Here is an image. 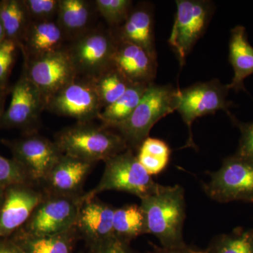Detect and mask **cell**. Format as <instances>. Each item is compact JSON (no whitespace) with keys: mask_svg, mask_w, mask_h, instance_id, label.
I'll return each instance as SVG.
<instances>
[{"mask_svg":"<svg viewBox=\"0 0 253 253\" xmlns=\"http://www.w3.org/2000/svg\"><path fill=\"white\" fill-rule=\"evenodd\" d=\"M140 207L146 232L156 236L162 247L172 249L186 245L183 239L186 201L182 186L158 184L151 194L141 199Z\"/></svg>","mask_w":253,"mask_h":253,"instance_id":"obj_1","label":"cell"},{"mask_svg":"<svg viewBox=\"0 0 253 253\" xmlns=\"http://www.w3.org/2000/svg\"><path fill=\"white\" fill-rule=\"evenodd\" d=\"M54 142L63 154L91 163L106 161L128 149L122 136L92 122L78 123L56 133Z\"/></svg>","mask_w":253,"mask_h":253,"instance_id":"obj_2","label":"cell"},{"mask_svg":"<svg viewBox=\"0 0 253 253\" xmlns=\"http://www.w3.org/2000/svg\"><path fill=\"white\" fill-rule=\"evenodd\" d=\"M177 90L169 84L158 85L151 83L127 119L106 127L122 136L128 149L138 151L145 139L149 137L155 124L176 111Z\"/></svg>","mask_w":253,"mask_h":253,"instance_id":"obj_3","label":"cell"},{"mask_svg":"<svg viewBox=\"0 0 253 253\" xmlns=\"http://www.w3.org/2000/svg\"><path fill=\"white\" fill-rule=\"evenodd\" d=\"M104 163L101 180L96 187L82 196L83 201L94 199L96 195L106 191H123L141 199L151 194L158 184L131 149H126Z\"/></svg>","mask_w":253,"mask_h":253,"instance_id":"obj_4","label":"cell"},{"mask_svg":"<svg viewBox=\"0 0 253 253\" xmlns=\"http://www.w3.org/2000/svg\"><path fill=\"white\" fill-rule=\"evenodd\" d=\"M116 43L113 31L99 24L68 42L65 50L78 76L94 79L112 67Z\"/></svg>","mask_w":253,"mask_h":253,"instance_id":"obj_5","label":"cell"},{"mask_svg":"<svg viewBox=\"0 0 253 253\" xmlns=\"http://www.w3.org/2000/svg\"><path fill=\"white\" fill-rule=\"evenodd\" d=\"M209 174L211 180L203 188L210 199L222 204H253V160L235 154L224 159L219 169Z\"/></svg>","mask_w":253,"mask_h":253,"instance_id":"obj_6","label":"cell"},{"mask_svg":"<svg viewBox=\"0 0 253 253\" xmlns=\"http://www.w3.org/2000/svg\"><path fill=\"white\" fill-rule=\"evenodd\" d=\"M229 91L227 84L224 85L218 80L196 83L185 89H178L176 111L189 129V139L184 148H196L191 127L197 118L218 111H225L230 116L229 108L233 106V103L227 100Z\"/></svg>","mask_w":253,"mask_h":253,"instance_id":"obj_7","label":"cell"},{"mask_svg":"<svg viewBox=\"0 0 253 253\" xmlns=\"http://www.w3.org/2000/svg\"><path fill=\"white\" fill-rule=\"evenodd\" d=\"M82 196L47 194L32 212L31 217L20 230L34 236L62 234L75 227Z\"/></svg>","mask_w":253,"mask_h":253,"instance_id":"obj_8","label":"cell"},{"mask_svg":"<svg viewBox=\"0 0 253 253\" xmlns=\"http://www.w3.org/2000/svg\"><path fill=\"white\" fill-rule=\"evenodd\" d=\"M176 4L168 43L183 66L191 49L207 29L214 12V4L206 0H177Z\"/></svg>","mask_w":253,"mask_h":253,"instance_id":"obj_9","label":"cell"},{"mask_svg":"<svg viewBox=\"0 0 253 253\" xmlns=\"http://www.w3.org/2000/svg\"><path fill=\"white\" fill-rule=\"evenodd\" d=\"M34 184H43L48 174L63 156L54 141L38 132L23 134L17 139H2Z\"/></svg>","mask_w":253,"mask_h":253,"instance_id":"obj_10","label":"cell"},{"mask_svg":"<svg viewBox=\"0 0 253 253\" xmlns=\"http://www.w3.org/2000/svg\"><path fill=\"white\" fill-rule=\"evenodd\" d=\"M46 110L78 123L98 119L102 108L94 80L77 76L46 101Z\"/></svg>","mask_w":253,"mask_h":253,"instance_id":"obj_11","label":"cell"},{"mask_svg":"<svg viewBox=\"0 0 253 253\" xmlns=\"http://www.w3.org/2000/svg\"><path fill=\"white\" fill-rule=\"evenodd\" d=\"M11 93L9 106L0 118V129H18L23 134L38 132L46 101L23 71Z\"/></svg>","mask_w":253,"mask_h":253,"instance_id":"obj_12","label":"cell"},{"mask_svg":"<svg viewBox=\"0 0 253 253\" xmlns=\"http://www.w3.org/2000/svg\"><path fill=\"white\" fill-rule=\"evenodd\" d=\"M22 71L46 101L78 75L66 50L24 59Z\"/></svg>","mask_w":253,"mask_h":253,"instance_id":"obj_13","label":"cell"},{"mask_svg":"<svg viewBox=\"0 0 253 253\" xmlns=\"http://www.w3.org/2000/svg\"><path fill=\"white\" fill-rule=\"evenodd\" d=\"M44 196L31 184L6 188L0 212V239L10 237L22 227Z\"/></svg>","mask_w":253,"mask_h":253,"instance_id":"obj_14","label":"cell"},{"mask_svg":"<svg viewBox=\"0 0 253 253\" xmlns=\"http://www.w3.org/2000/svg\"><path fill=\"white\" fill-rule=\"evenodd\" d=\"M112 67L131 84H150L157 73V57L136 44L117 41Z\"/></svg>","mask_w":253,"mask_h":253,"instance_id":"obj_15","label":"cell"},{"mask_svg":"<svg viewBox=\"0 0 253 253\" xmlns=\"http://www.w3.org/2000/svg\"><path fill=\"white\" fill-rule=\"evenodd\" d=\"M115 210L111 205L97 198L83 201L75 229L89 248L113 236V221Z\"/></svg>","mask_w":253,"mask_h":253,"instance_id":"obj_16","label":"cell"},{"mask_svg":"<svg viewBox=\"0 0 253 253\" xmlns=\"http://www.w3.org/2000/svg\"><path fill=\"white\" fill-rule=\"evenodd\" d=\"M95 163L63 154L43 182L44 193L81 196L82 189Z\"/></svg>","mask_w":253,"mask_h":253,"instance_id":"obj_17","label":"cell"},{"mask_svg":"<svg viewBox=\"0 0 253 253\" xmlns=\"http://www.w3.org/2000/svg\"><path fill=\"white\" fill-rule=\"evenodd\" d=\"M67 43L56 20L31 22L19 49L24 59H35L61 51Z\"/></svg>","mask_w":253,"mask_h":253,"instance_id":"obj_18","label":"cell"},{"mask_svg":"<svg viewBox=\"0 0 253 253\" xmlns=\"http://www.w3.org/2000/svg\"><path fill=\"white\" fill-rule=\"evenodd\" d=\"M112 31L117 41L136 44L157 57L155 46L154 12L151 5L140 3L133 7L126 21Z\"/></svg>","mask_w":253,"mask_h":253,"instance_id":"obj_19","label":"cell"},{"mask_svg":"<svg viewBox=\"0 0 253 253\" xmlns=\"http://www.w3.org/2000/svg\"><path fill=\"white\" fill-rule=\"evenodd\" d=\"M96 14L94 1L59 0L56 21L69 42L97 26Z\"/></svg>","mask_w":253,"mask_h":253,"instance_id":"obj_20","label":"cell"},{"mask_svg":"<svg viewBox=\"0 0 253 253\" xmlns=\"http://www.w3.org/2000/svg\"><path fill=\"white\" fill-rule=\"evenodd\" d=\"M229 61L234 68V78L227 84L229 90L246 91L244 81L253 74V47L248 41L246 28L237 26L231 31Z\"/></svg>","mask_w":253,"mask_h":253,"instance_id":"obj_21","label":"cell"},{"mask_svg":"<svg viewBox=\"0 0 253 253\" xmlns=\"http://www.w3.org/2000/svg\"><path fill=\"white\" fill-rule=\"evenodd\" d=\"M78 235L76 229L51 236H34L16 231L9 239L23 253H72Z\"/></svg>","mask_w":253,"mask_h":253,"instance_id":"obj_22","label":"cell"},{"mask_svg":"<svg viewBox=\"0 0 253 253\" xmlns=\"http://www.w3.org/2000/svg\"><path fill=\"white\" fill-rule=\"evenodd\" d=\"M0 21L6 41L16 43L19 48L31 23L23 0L0 1Z\"/></svg>","mask_w":253,"mask_h":253,"instance_id":"obj_23","label":"cell"},{"mask_svg":"<svg viewBox=\"0 0 253 253\" xmlns=\"http://www.w3.org/2000/svg\"><path fill=\"white\" fill-rule=\"evenodd\" d=\"M113 231L115 237L129 244L139 236L147 234L144 213L140 206L129 204L116 208Z\"/></svg>","mask_w":253,"mask_h":253,"instance_id":"obj_24","label":"cell"},{"mask_svg":"<svg viewBox=\"0 0 253 253\" xmlns=\"http://www.w3.org/2000/svg\"><path fill=\"white\" fill-rule=\"evenodd\" d=\"M149 85L131 84L117 101L101 111L98 119L105 126H109L126 121L137 107Z\"/></svg>","mask_w":253,"mask_h":253,"instance_id":"obj_25","label":"cell"},{"mask_svg":"<svg viewBox=\"0 0 253 253\" xmlns=\"http://www.w3.org/2000/svg\"><path fill=\"white\" fill-rule=\"evenodd\" d=\"M137 152L138 161L151 176L164 170L170 157V149L164 141L149 136L145 139Z\"/></svg>","mask_w":253,"mask_h":253,"instance_id":"obj_26","label":"cell"},{"mask_svg":"<svg viewBox=\"0 0 253 253\" xmlns=\"http://www.w3.org/2000/svg\"><path fill=\"white\" fill-rule=\"evenodd\" d=\"M206 253H253V229L236 228L232 232L216 236Z\"/></svg>","mask_w":253,"mask_h":253,"instance_id":"obj_27","label":"cell"},{"mask_svg":"<svg viewBox=\"0 0 253 253\" xmlns=\"http://www.w3.org/2000/svg\"><path fill=\"white\" fill-rule=\"evenodd\" d=\"M93 80L102 110L117 101L131 84L117 69L113 67Z\"/></svg>","mask_w":253,"mask_h":253,"instance_id":"obj_28","label":"cell"},{"mask_svg":"<svg viewBox=\"0 0 253 253\" xmlns=\"http://www.w3.org/2000/svg\"><path fill=\"white\" fill-rule=\"evenodd\" d=\"M94 3L98 14L111 31L126 21L133 8L131 0H95Z\"/></svg>","mask_w":253,"mask_h":253,"instance_id":"obj_29","label":"cell"},{"mask_svg":"<svg viewBox=\"0 0 253 253\" xmlns=\"http://www.w3.org/2000/svg\"><path fill=\"white\" fill-rule=\"evenodd\" d=\"M18 184L35 186L24 168L17 161L0 155V187L6 189Z\"/></svg>","mask_w":253,"mask_h":253,"instance_id":"obj_30","label":"cell"},{"mask_svg":"<svg viewBox=\"0 0 253 253\" xmlns=\"http://www.w3.org/2000/svg\"><path fill=\"white\" fill-rule=\"evenodd\" d=\"M31 22L56 21L59 0H23Z\"/></svg>","mask_w":253,"mask_h":253,"instance_id":"obj_31","label":"cell"},{"mask_svg":"<svg viewBox=\"0 0 253 253\" xmlns=\"http://www.w3.org/2000/svg\"><path fill=\"white\" fill-rule=\"evenodd\" d=\"M18 49L16 43L6 40L0 45V87L9 86L8 81Z\"/></svg>","mask_w":253,"mask_h":253,"instance_id":"obj_32","label":"cell"},{"mask_svg":"<svg viewBox=\"0 0 253 253\" xmlns=\"http://www.w3.org/2000/svg\"><path fill=\"white\" fill-rule=\"evenodd\" d=\"M229 118L241 131L239 147L236 154L253 160V122L244 123L231 114Z\"/></svg>","mask_w":253,"mask_h":253,"instance_id":"obj_33","label":"cell"},{"mask_svg":"<svg viewBox=\"0 0 253 253\" xmlns=\"http://www.w3.org/2000/svg\"><path fill=\"white\" fill-rule=\"evenodd\" d=\"M129 244L113 236L89 249L90 253H137L131 249Z\"/></svg>","mask_w":253,"mask_h":253,"instance_id":"obj_34","label":"cell"},{"mask_svg":"<svg viewBox=\"0 0 253 253\" xmlns=\"http://www.w3.org/2000/svg\"><path fill=\"white\" fill-rule=\"evenodd\" d=\"M153 248L154 249L151 253H206V250L194 249L186 244L181 247L172 248V249H168L162 246L159 247L155 245L153 246Z\"/></svg>","mask_w":253,"mask_h":253,"instance_id":"obj_35","label":"cell"},{"mask_svg":"<svg viewBox=\"0 0 253 253\" xmlns=\"http://www.w3.org/2000/svg\"><path fill=\"white\" fill-rule=\"evenodd\" d=\"M0 253H23L9 238L0 239Z\"/></svg>","mask_w":253,"mask_h":253,"instance_id":"obj_36","label":"cell"},{"mask_svg":"<svg viewBox=\"0 0 253 253\" xmlns=\"http://www.w3.org/2000/svg\"><path fill=\"white\" fill-rule=\"evenodd\" d=\"M11 89H9V86L6 87H0V118L4 112V104L6 102V96L8 94L11 92Z\"/></svg>","mask_w":253,"mask_h":253,"instance_id":"obj_37","label":"cell"},{"mask_svg":"<svg viewBox=\"0 0 253 253\" xmlns=\"http://www.w3.org/2000/svg\"><path fill=\"white\" fill-rule=\"evenodd\" d=\"M6 41V37H5L4 29H3L2 25H1V21H0V45Z\"/></svg>","mask_w":253,"mask_h":253,"instance_id":"obj_38","label":"cell"},{"mask_svg":"<svg viewBox=\"0 0 253 253\" xmlns=\"http://www.w3.org/2000/svg\"><path fill=\"white\" fill-rule=\"evenodd\" d=\"M4 188L0 187V212H1V207H2L3 201H4Z\"/></svg>","mask_w":253,"mask_h":253,"instance_id":"obj_39","label":"cell"}]
</instances>
